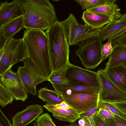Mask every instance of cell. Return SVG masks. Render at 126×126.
<instances>
[{
	"label": "cell",
	"mask_w": 126,
	"mask_h": 126,
	"mask_svg": "<svg viewBox=\"0 0 126 126\" xmlns=\"http://www.w3.org/2000/svg\"><path fill=\"white\" fill-rule=\"evenodd\" d=\"M26 46L28 58H30L39 72L48 79L53 72L49 52L48 38L44 31L26 29L23 38Z\"/></svg>",
	"instance_id": "1"
},
{
	"label": "cell",
	"mask_w": 126,
	"mask_h": 126,
	"mask_svg": "<svg viewBox=\"0 0 126 126\" xmlns=\"http://www.w3.org/2000/svg\"><path fill=\"white\" fill-rule=\"evenodd\" d=\"M24 14V28L44 31L57 20L54 5L48 0H19Z\"/></svg>",
	"instance_id": "2"
},
{
	"label": "cell",
	"mask_w": 126,
	"mask_h": 126,
	"mask_svg": "<svg viewBox=\"0 0 126 126\" xmlns=\"http://www.w3.org/2000/svg\"><path fill=\"white\" fill-rule=\"evenodd\" d=\"M48 38L50 60L53 72L68 66L69 44L66 27L62 21L57 20L45 32Z\"/></svg>",
	"instance_id": "3"
},
{
	"label": "cell",
	"mask_w": 126,
	"mask_h": 126,
	"mask_svg": "<svg viewBox=\"0 0 126 126\" xmlns=\"http://www.w3.org/2000/svg\"><path fill=\"white\" fill-rule=\"evenodd\" d=\"M99 37L87 39L78 45L75 54L82 64L87 69H94L104 60L102 53L103 45Z\"/></svg>",
	"instance_id": "4"
},
{
	"label": "cell",
	"mask_w": 126,
	"mask_h": 126,
	"mask_svg": "<svg viewBox=\"0 0 126 126\" xmlns=\"http://www.w3.org/2000/svg\"><path fill=\"white\" fill-rule=\"evenodd\" d=\"M27 58V49L23 38L9 40L4 47L0 59V76L17 62H23Z\"/></svg>",
	"instance_id": "5"
},
{
	"label": "cell",
	"mask_w": 126,
	"mask_h": 126,
	"mask_svg": "<svg viewBox=\"0 0 126 126\" xmlns=\"http://www.w3.org/2000/svg\"><path fill=\"white\" fill-rule=\"evenodd\" d=\"M62 22L66 27L70 45H78L87 39L99 37L100 29H93L85 24H79L72 14Z\"/></svg>",
	"instance_id": "6"
},
{
	"label": "cell",
	"mask_w": 126,
	"mask_h": 126,
	"mask_svg": "<svg viewBox=\"0 0 126 126\" xmlns=\"http://www.w3.org/2000/svg\"><path fill=\"white\" fill-rule=\"evenodd\" d=\"M24 65L18 67L17 72L26 93L35 95L37 94L36 86L39 83L48 79L39 72L36 66L30 58L23 61Z\"/></svg>",
	"instance_id": "7"
},
{
	"label": "cell",
	"mask_w": 126,
	"mask_h": 126,
	"mask_svg": "<svg viewBox=\"0 0 126 126\" xmlns=\"http://www.w3.org/2000/svg\"><path fill=\"white\" fill-rule=\"evenodd\" d=\"M61 94L64 101L80 114L98 106L99 94L81 92Z\"/></svg>",
	"instance_id": "8"
},
{
	"label": "cell",
	"mask_w": 126,
	"mask_h": 126,
	"mask_svg": "<svg viewBox=\"0 0 126 126\" xmlns=\"http://www.w3.org/2000/svg\"><path fill=\"white\" fill-rule=\"evenodd\" d=\"M96 73L101 89L99 94V100L108 103L126 100V91L112 82L105 74L103 69H99Z\"/></svg>",
	"instance_id": "9"
},
{
	"label": "cell",
	"mask_w": 126,
	"mask_h": 126,
	"mask_svg": "<svg viewBox=\"0 0 126 126\" xmlns=\"http://www.w3.org/2000/svg\"><path fill=\"white\" fill-rule=\"evenodd\" d=\"M65 76L70 83L101 88L96 72L84 69L70 63L67 68Z\"/></svg>",
	"instance_id": "10"
},
{
	"label": "cell",
	"mask_w": 126,
	"mask_h": 126,
	"mask_svg": "<svg viewBox=\"0 0 126 126\" xmlns=\"http://www.w3.org/2000/svg\"><path fill=\"white\" fill-rule=\"evenodd\" d=\"M0 83L3 85L16 100L25 101L28 94L25 90L18 72L9 69L0 76Z\"/></svg>",
	"instance_id": "11"
},
{
	"label": "cell",
	"mask_w": 126,
	"mask_h": 126,
	"mask_svg": "<svg viewBox=\"0 0 126 126\" xmlns=\"http://www.w3.org/2000/svg\"><path fill=\"white\" fill-rule=\"evenodd\" d=\"M43 113V107L41 105L36 104L28 106L13 116V126H26L35 120Z\"/></svg>",
	"instance_id": "12"
},
{
	"label": "cell",
	"mask_w": 126,
	"mask_h": 126,
	"mask_svg": "<svg viewBox=\"0 0 126 126\" xmlns=\"http://www.w3.org/2000/svg\"><path fill=\"white\" fill-rule=\"evenodd\" d=\"M22 6L19 0L10 3L7 1L1 2L0 6V27L12 18L24 15Z\"/></svg>",
	"instance_id": "13"
},
{
	"label": "cell",
	"mask_w": 126,
	"mask_h": 126,
	"mask_svg": "<svg viewBox=\"0 0 126 126\" xmlns=\"http://www.w3.org/2000/svg\"><path fill=\"white\" fill-rule=\"evenodd\" d=\"M109 79L120 88L126 91V67L122 64L103 70Z\"/></svg>",
	"instance_id": "14"
},
{
	"label": "cell",
	"mask_w": 126,
	"mask_h": 126,
	"mask_svg": "<svg viewBox=\"0 0 126 126\" xmlns=\"http://www.w3.org/2000/svg\"><path fill=\"white\" fill-rule=\"evenodd\" d=\"M51 112L56 119L71 123H74L80 117V114L71 108L69 109L59 108L55 105L47 104L43 106Z\"/></svg>",
	"instance_id": "15"
},
{
	"label": "cell",
	"mask_w": 126,
	"mask_h": 126,
	"mask_svg": "<svg viewBox=\"0 0 126 126\" xmlns=\"http://www.w3.org/2000/svg\"><path fill=\"white\" fill-rule=\"evenodd\" d=\"M55 90L60 94L68 93L72 92H86L99 94L101 89L88 86L79 84L69 82L62 85H53Z\"/></svg>",
	"instance_id": "16"
},
{
	"label": "cell",
	"mask_w": 126,
	"mask_h": 126,
	"mask_svg": "<svg viewBox=\"0 0 126 126\" xmlns=\"http://www.w3.org/2000/svg\"><path fill=\"white\" fill-rule=\"evenodd\" d=\"M24 27L23 15L12 18L1 27L4 38L8 40L13 38Z\"/></svg>",
	"instance_id": "17"
},
{
	"label": "cell",
	"mask_w": 126,
	"mask_h": 126,
	"mask_svg": "<svg viewBox=\"0 0 126 126\" xmlns=\"http://www.w3.org/2000/svg\"><path fill=\"white\" fill-rule=\"evenodd\" d=\"M81 18L85 24L95 29H101L110 21V17L106 15L93 14L86 10L83 12Z\"/></svg>",
	"instance_id": "18"
},
{
	"label": "cell",
	"mask_w": 126,
	"mask_h": 126,
	"mask_svg": "<svg viewBox=\"0 0 126 126\" xmlns=\"http://www.w3.org/2000/svg\"><path fill=\"white\" fill-rule=\"evenodd\" d=\"M120 9L118 5L114 3L101 6L87 9L86 11L91 13L106 15L113 21L120 18L122 16L119 12Z\"/></svg>",
	"instance_id": "19"
},
{
	"label": "cell",
	"mask_w": 126,
	"mask_h": 126,
	"mask_svg": "<svg viewBox=\"0 0 126 126\" xmlns=\"http://www.w3.org/2000/svg\"><path fill=\"white\" fill-rule=\"evenodd\" d=\"M126 25V13L119 19L110 21L100 29L99 37L104 41L110 36L123 28Z\"/></svg>",
	"instance_id": "20"
},
{
	"label": "cell",
	"mask_w": 126,
	"mask_h": 126,
	"mask_svg": "<svg viewBox=\"0 0 126 126\" xmlns=\"http://www.w3.org/2000/svg\"><path fill=\"white\" fill-rule=\"evenodd\" d=\"M109 59L106 63L105 68L122 64L126 61V46H116L109 57Z\"/></svg>",
	"instance_id": "21"
},
{
	"label": "cell",
	"mask_w": 126,
	"mask_h": 126,
	"mask_svg": "<svg viewBox=\"0 0 126 126\" xmlns=\"http://www.w3.org/2000/svg\"><path fill=\"white\" fill-rule=\"evenodd\" d=\"M38 97L47 104L55 105L64 101L62 95L55 90L46 87L42 88L38 91Z\"/></svg>",
	"instance_id": "22"
},
{
	"label": "cell",
	"mask_w": 126,
	"mask_h": 126,
	"mask_svg": "<svg viewBox=\"0 0 126 126\" xmlns=\"http://www.w3.org/2000/svg\"><path fill=\"white\" fill-rule=\"evenodd\" d=\"M81 6L82 10H86L99 6L115 3L116 0H76Z\"/></svg>",
	"instance_id": "23"
},
{
	"label": "cell",
	"mask_w": 126,
	"mask_h": 126,
	"mask_svg": "<svg viewBox=\"0 0 126 126\" xmlns=\"http://www.w3.org/2000/svg\"><path fill=\"white\" fill-rule=\"evenodd\" d=\"M67 66L58 71L53 72L48 78V81L52 85L66 84L70 81L65 77V73Z\"/></svg>",
	"instance_id": "24"
},
{
	"label": "cell",
	"mask_w": 126,
	"mask_h": 126,
	"mask_svg": "<svg viewBox=\"0 0 126 126\" xmlns=\"http://www.w3.org/2000/svg\"><path fill=\"white\" fill-rule=\"evenodd\" d=\"M15 98L7 89L0 83V105L2 108L11 103Z\"/></svg>",
	"instance_id": "25"
},
{
	"label": "cell",
	"mask_w": 126,
	"mask_h": 126,
	"mask_svg": "<svg viewBox=\"0 0 126 126\" xmlns=\"http://www.w3.org/2000/svg\"><path fill=\"white\" fill-rule=\"evenodd\" d=\"M98 106L99 108L105 110L113 113L114 114L126 119V114L110 103L102 101L99 100Z\"/></svg>",
	"instance_id": "26"
},
{
	"label": "cell",
	"mask_w": 126,
	"mask_h": 126,
	"mask_svg": "<svg viewBox=\"0 0 126 126\" xmlns=\"http://www.w3.org/2000/svg\"><path fill=\"white\" fill-rule=\"evenodd\" d=\"M104 121L107 126H126V119L115 114L114 117Z\"/></svg>",
	"instance_id": "27"
},
{
	"label": "cell",
	"mask_w": 126,
	"mask_h": 126,
	"mask_svg": "<svg viewBox=\"0 0 126 126\" xmlns=\"http://www.w3.org/2000/svg\"><path fill=\"white\" fill-rule=\"evenodd\" d=\"M35 121L41 126H56L48 113L41 114Z\"/></svg>",
	"instance_id": "28"
},
{
	"label": "cell",
	"mask_w": 126,
	"mask_h": 126,
	"mask_svg": "<svg viewBox=\"0 0 126 126\" xmlns=\"http://www.w3.org/2000/svg\"><path fill=\"white\" fill-rule=\"evenodd\" d=\"M112 43L108 41L103 45L102 48V53L104 57V59L109 57L113 49Z\"/></svg>",
	"instance_id": "29"
},
{
	"label": "cell",
	"mask_w": 126,
	"mask_h": 126,
	"mask_svg": "<svg viewBox=\"0 0 126 126\" xmlns=\"http://www.w3.org/2000/svg\"><path fill=\"white\" fill-rule=\"evenodd\" d=\"M96 113L101 119L104 121L106 119L114 117L115 115L114 114L111 112L101 108H99Z\"/></svg>",
	"instance_id": "30"
},
{
	"label": "cell",
	"mask_w": 126,
	"mask_h": 126,
	"mask_svg": "<svg viewBox=\"0 0 126 126\" xmlns=\"http://www.w3.org/2000/svg\"><path fill=\"white\" fill-rule=\"evenodd\" d=\"M112 43L113 47L117 46H126V32L117 37Z\"/></svg>",
	"instance_id": "31"
},
{
	"label": "cell",
	"mask_w": 126,
	"mask_h": 126,
	"mask_svg": "<svg viewBox=\"0 0 126 126\" xmlns=\"http://www.w3.org/2000/svg\"><path fill=\"white\" fill-rule=\"evenodd\" d=\"M0 126H13L9 120L0 109Z\"/></svg>",
	"instance_id": "32"
},
{
	"label": "cell",
	"mask_w": 126,
	"mask_h": 126,
	"mask_svg": "<svg viewBox=\"0 0 126 126\" xmlns=\"http://www.w3.org/2000/svg\"><path fill=\"white\" fill-rule=\"evenodd\" d=\"M126 114V100L113 103H109Z\"/></svg>",
	"instance_id": "33"
},
{
	"label": "cell",
	"mask_w": 126,
	"mask_h": 126,
	"mask_svg": "<svg viewBox=\"0 0 126 126\" xmlns=\"http://www.w3.org/2000/svg\"><path fill=\"white\" fill-rule=\"evenodd\" d=\"M126 32V25L122 28L110 36L107 39L108 41L111 43L118 36Z\"/></svg>",
	"instance_id": "34"
},
{
	"label": "cell",
	"mask_w": 126,
	"mask_h": 126,
	"mask_svg": "<svg viewBox=\"0 0 126 126\" xmlns=\"http://www.w3.org/2000/svg\"><path fill=\"white\" fill-rule=\"evenodd\" d=\"M93 116L94 121V126H107L104 121L101 119L96 112L93 115Z\"/></svg>",
	"instance_id": "35"
},
{
	"label": "cell",
	"mask_w": 126,
	"mask_h": 126,
	"mask_svg": "<svg viewBox=\"0 0 126 126\" xmlns=\"http://www.w3.org/2000/svg\"><path fill=\"white\" fill-rule=\"evenodd\" d=\"M99 109L98 106L88 111L80 114V117H90L98 111Z\"/></svg>",
	"instance_id": "36"
},
{
	"label": "cell",
	"mask_w": 126,
	"mask_h": 126,
	"mask_svg": "<svg viewBox=\"0 0 126 126\" xmlns=\"http://www.w3.org/2000/svg\"><path fill=\"white\" fill-rule=\"evenodd\" d=\"M83 119L85 121L84 126H94V121L93 116L90 117H80L79 119Z\"/></svg>",
	"instance_id": "37"
},
{
	"label": "cell",
	"mask_w": 126,
	"mask_h": 126,
	"mask_svg": "<svg viewBox=\"0 0 126 126\" xmlns=\"http://www.w3.org/2000/svg\"><path fill=\"white\" fill-rule=\"evenodd\" d=\"M8 41L4 37L2 31L0 30V50L4 48Z\"/></svg>",
	"instance_id": "38"
},
{
	"label": "cell",
	"mask_w": 126,
	"mask_h": 126,
	"mask_svg": "<svg viewBox=\"0 0 126 126\" xmlns=\"http://www.w3.org/2000/svg\"><path fill=\"white\" fill-rule=\"evenodd\" d=\"M55 106L57 107L61 108L69 109L71 108L65 101Z\"/></svg>",
	"instance_id": "39"
},
{
	"label": "cell",
	"mask_w": 126,
	"mask_h": 126,
	"mask_svg": "<svg viewBox=\"0 0 126 126\" xmlns=\"http://www.w3.org/2000/svg\"><path fill=\"white\" fill-rule=\"evenodd\" d=\"M78 123L79 126H84L85 121L82 119H80L78 121Z\"/></svg>",
	"instance_id": "40"
},
{
	"label": "cell",
	"mask_w": 126,
	"mask_h": 126,
	"mask_svg": "<svg viewBox=\"0 0 126 126\" xmlns=\"http://www.w3.org/2000/svg\"><path fill=\"white\" fill-rule=\"evenodd\" d=\"M64 126H79L76 123H73L71 124H70L69 125H67Z\"/></svg>",
	"instance_id": "41"
},
{
	"label": "cell",
	"mask_w": 126,
	"mask_h": 126,
	"mask_svg": "<svg viewBox=\"0 0 126 126\" xmlns=\"http://www.w3.org/2000/svg\"><path fill=\"white\" fill-rule=\"evenodd\" d=\"M33 124L34 126H41L35 121L33 122Z\"/></svg>",
	"instance_id": "42"
},
{
	"label": "cell",
	"mask_w": 126,
	"mask_h": 126,
	"mask_svg": "<svg viewBox=\"0 0 126 126\" xmlns=\"http://www.w3.org/2000/svg\"><path fill=\"white\" fill-rule=\"evenodd\" d=\"M122 64L126 67V61L123 63Z\"/></svg>",
	"instance_id": "43"
}]
</instances>
